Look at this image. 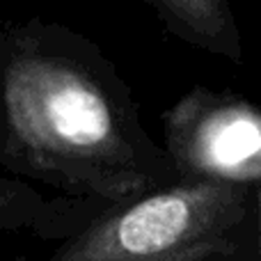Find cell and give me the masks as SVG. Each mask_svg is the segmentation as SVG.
I'll list each match as a JSON object with an SVG mask.
<instances>
[{"instance_id": "2", "label": "cell", "mask_w": 261, "mask_h": 261, "mask_svg": "<svg viewBox=\"0 0 261 261\" xmlns=\"http://www.w3.org/2000/svg\"><path fill=\"white\" fill-rule=\"evenodd\" d=\"M254 186L176 179L110 206L69 236L48 261H213L236 250Z\"/></svg>"}, {"instance_id": "3", "label": "cell", "mask_w": 261, "mask_h": 261, "mask_svg": "<svg viewBox=\"0 0 261 261\" xmlns=\"http://www.w3.org/2000/svg\"><path fill=\"white\" fill-rule=\"evenodd\" d=\"M163 128L179 179L261 186V110L252 103L197 87L163 115Z\"/></svg>"}, {"instance_id": "4", "label": "cell", "mask_w": 261, "mask_h": 261, "mask_svg": "<svg viewBox=\"0 0 261 261\" xmlns=\"http://www.w3.org/2000/svg\"><path fill=\"white\" fill-rule=\"evenodd\" d=\"M103 211L69 197L48 199L25 181L0 176V231H35L41 239L67 241Z\"/></svg>"}, {"instance_id": "1", "label": "cell", "mask_w": 261, "mask_h": 261, "mask_svg": "<svg viewBox=\"0 0 261 261\" xmlns=\"http://www.w3.org/2000/svg\"><path fill=\"white\" fill-rule=\"evenodd\" d=\"M0 165L103 208L179 179L108 55L44 18L0 25Z\"/></svg>"}, {"instance_id": "5", "label": "cell", "mask_w": 261, "mask_h": 261, "mask_svg": "<svg viewBox=\"0 0 261 261\" xmlns=\"http://www.w3.org/2000/svg\"><path fill=\"white\" fill-rule=\"evenodd\" d=\"M161 21L197 46L220 53H231L236 58V32L231 23L229 7L218 0H151Z\"/></svg>"}, {"instance_id": "6", "label": "cell", "mask_w": 261, "mask_h": 261, "mask_svg": "<svg viewBox=\"0 0 261 261\" xmlns=\"http://www.w3.org/2000/svg\"><path fill=\"white\" fill-rule=\"evenodd\" d=\"M257 236H259V241H261V186H259V190H257Z\"/></svg>"}, {"instance_id": "7", "label": "cell", "mask_w": 261, "mask_h": 261, "mask_svg": "<svg viewBox=\"0 0 261 261\" xmlns=\"http://www.w3.org/2000/svg\"><path fill=\"white\" fill-rule=\"evenodd\" d=\"M44 261H48V259H44Z\"/></svg>"}]
</instances>
